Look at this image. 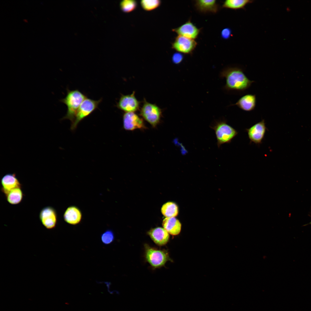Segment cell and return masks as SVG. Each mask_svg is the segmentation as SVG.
I'll use <instances>...</instances> for the list:
<instances>
[{"instance_id": "obj_1", "label": "cell", "mask_w": 311, "mask_h": 311, "mask_svg": "<svg viewBox=\"0 0 311 311\" xmlns=\"http://www.w3.org/2000/svg\"><path fill=\"white\" fill-rule=\"evenodd\" d=\"M221 76L225 79V89L237 92H244L255 82L249 79L243 70L239 67H229L224 69L221 72Z\"/></svg>"}, {"instance_id": "obj_2", "label": "cell", "mask_w": 311, "mask_h": 311, "mask_svg": "<svg viewBox=\"0 0 311 311\" xmlns=\"http://www.w3.org/2000/svg\"><path fill=\"white\" fill-rule=\"evenodd\" d=\"M87 98L85 94L78 90H70L67 88L66 96L60 100L67 107L66 114L61 120H69L72 123L80 106Z\"/></svg>"}, {"instance_id": "obj_3", "label": "cell", "mask_w": 311, "mask_h": 311, "mask_svg": "<svg viewBox=\"0 0 311 311\" xmlns=\"http://www.w3.org/2000/svg\"><path fill=\"white\" fill-rule=\"evenodd\" d=\"M210 127L215 131L218 148L223 144L230 143L238 134V132L228 124L225 120L215 122Z\"/></svg>"}, {"instance_id": "obj_4", "label": "cell", "mask_w": 311, "mask_h": 311, "mask_svg": "<svg viewBox=\"0 0 311 311\" xmlns=\"http://www.w3.org/2000/svg\"><path fill=\"white\" fill-rule=\"evenodd\" d=\"M145 257L149 264L154 268L163 266L166 262L170 260L168 253L164 250L159 249L145 245Z\"/></svg>"}, {"instance_id": "obj_5", "label": "cell", "mask_w": 311, "mask_h": 311, "mask_svg": "<svg viewBox=\"0 0 311 311\" xmlns=\"http://www.w3.org/2000/svg\"><path fill=\"white\" fill-rule=\"evenodd\" d=\"M102 100V98L95 100L87 98L82 102L77 110L75 119L71 123V129L73 130H75L80 122L97 109Z\"/></svg>"}, {"instance_id": "obj_6", "label": "cell", "mask_w": 311, "mask_h": 311, "mask_svg": "<svg viewBox=\"0 0 311 311\" xmlns=\"http://www.w3.org/2000/svg\"><path fill=\"white\" fill-rule=\"evenodd\" d=\"M161 114V110L158 106L148 103L144 99L140 114L152 126H156L159 123Z\"/></svg>"}, {"instance_id": "obj_7", "label": "cell", "mask_w": 311, "mask_h": 311, "mask_svg": "<svg viewBox=\"0 0 311 311\" xmlns=\"http://www.w3.org/2000/svg\"><path fill=\"white\" fill-rule=\"evenodd\" d=\"M267 129L265 120H262L245 130L250 143L259 145L262 143Z\"/></svg>"}, {"instance_id": "obj_8", "label": "cell", "mask_w": 311, "mask_h": 311, "mask_svg": "<svg viewBox=\"0 0 311 311\" xmlns=\"http://www.w3.org/2000/svg\"><path fill=\"white\" fill-rule=\"evenodd\" d=\"M197 44L194 39L178 35L172 43V48L178 52L189 54L192 52Z\"/></svg>"}, {"instance_id": "obj_9", "label": "cell", "mask_w": 311, "mask_h": 311, "mask_svg": "<svg viewBox=\"0 0 311 311\" xmlns=\"http://www.w3.org/2000/svg\"><path fill=\"white\" fill-rule=\"evenodd\" d=\"M39 219L43 225L47 229L54 228L57 222V215L55 209L51 206L43 208L39 214Z\"/></svg>"}, {"instance_id": "obj_10", "label": "cell", "mask_w": 311, "mask_h": 311, "mask_svg": "<svg viewBox=\"0 0 311 311\" xmlns=\"http://www.w3.org/2000/svg\"><path fill=\"white\" fill-rule=\"evenodd\" d=\"M135 92L130 95H122L117 107L120 109L128 112H132L138 110L139 108L140 102L135 96Z\"/></svg>"}, {"instance_id": "obj_11", "label": "cell", "mask_w": 311, "mask_h": 311, "mask_svg": "<svg viewBox=\"0 0 311 311\" xmlns=\"http://www.w3.org/2000/svg\"><path fill=\"white\" fill-rule=\"evenodd\" d=\"M172 30L178 35L194 40L198 37L200 32V29L190 20Z\"/></svg>"}, {"instance_id": "obj_12", "label": "cell", "mask_w": 311, "mask_h": 311, "mask_svg": "<svg viewBox=\"0 0 311 311\" xmlns=\"http://www.w3.org/2000/svg\"><path fill=\"white\" fill-rule=\"evenodd\" d=\"M123 120L124 127L127 130L142 129L145 127L143 120L133 112L124 113Z\"/></svg>"}, {"instance_id": "obj_13", "label": "cell", "mask_w": 311, "mask_h": 311, "mask_svg": "<svg viewBox=\"0 0 311 311\" xmlns=\"http://www.w3.org/2000/svg\"><path fill=\"white\" fill-rule=\"evenodd\" d=\"M1 191L3 193L13 189L21 188V184L15 173H8L5 175L1 180Z\"/></svg>"}, {"instance_id": "obj_14", "label": "cell", "mask_w": 311, "mask_h": 311, "mask_svg": "<svg viewBox=\"0 0 311 311\" xmlns=\"http://www.w3.org/2000/svg\"><path fill=\"white\" fill-rule=\"evenodd\" d=\"M147 233L154 242L159 246L166 244L169 240V233L164 228L161 227L152 229Z\"/></svg>"}, {"instance_id": "obj_15", "label": "cell", "mask_w": 311, "mask_h": 311, "mask_svg": "<svg viewBox=\"0 0 311 311\" xmlns=\"http://www.w3.org/2000/svg\"><path fill=\"white\" fill-rule=\"evenodd\" d=\"M64 221L67 223L76 225L79 223L82 218V214L80 209L74 206L68 207L63 216Z\"/></svg>"}, {"instance_id": "obj_16", "label": "cell", "mask_w": 311, "mask_h": 311, "mask_svg": "<svg viewBox=\"0 0 311 311\" xmlns=\"http://www.w3.org/2000/svg\"><path fill=\"white\" fill-rule=\"evenodd\" d=\"M256 103L255 95L247 94L244 95L232 105H236L241 110L250 111L254 109Z\"/></svg>"}, {"instance_id": "obj_17", "label": "cell", "mask_w": 311, "mask_h": 311, "mask_svg": "<svg viewBox=\"0 0 311 311\" xmlns=\"http://www.w3.org/2000/svg\"><path fill=\"white\" fill-rule=\"evenodd\" d=\"M195 6L200 12L215 13L219 10V6L215 0H198L195 1Z\"/></svg>"}, {"instance_id": "obj_18", "label": "cell", "mask_w": 311, "mask_h": 311, "mask_svg": "<svg viewBox=\"0 0 311 311\" xmlns=\"http://www.w3.org/2000/svg\"><path fill=\"white\" fill-rule=\"evenodd\" d=\"M162 225L164 228L171 235H177L181 230V224L175 217L166 218L163 221Z\"/></svg>"}, {"instance_id": "obj_19", "label": "cell", "mask_w": 311, "mask_h": 311, "mask_svg": "<svg viewBox=\"0 0 311 311\" xmlns=\"http://www.w3.org/2000/svg\"><path fill=\"white\" fill-rule=\"evenodd\" d=\"M4 194L7 202L12 205H16L20 203L24 196L21 188H16L6 192Z\"/></svg>"}, {"instance_id": "obj_20", "label": "cell", "mask_w": 311, "mask_h": 311, "mask_svg": "<svg viewBox=\"0 0 311 311\" xmlns=\"http://www.w3.org/2000/svg\"><path fill=\"white\" fill-rule=\"evenodd\" d=\"M253 1L252 0H227L223 3L222 7L234 10L245 9L247 5Z\"/></svg>"}, {"instance_id": "obj_21", "label": "cell", "mask_w": 311, "mask_h": 311, "mask_svg": "<svg viewBox=\"0 0 311 311\" xmlns=\"http://www.w3.org/2000/svg\"><path fill=\"white\" fill-rule=\"evenodd\" d=\"M161 212L166 217H175L178 214V208L177 205L172 202L164 204L162 206Z\"/></svg>"}, {"instance_id": "obj_22", "label": "cell", "mask_w": 311, "mask_h": 311, "mask_svg": "<svg viewBox=\"0 0 311 311\" xmlns=\"http://www.w3.org/2000/svg\"><path fill=\"white\" fill-rule=\"evenodd\" d=\"M137 3L135 0H123L120 3V8L122 11L126 13L132 12L136 9Z\"/></svg>"}, {"instance_id": "obj_23", "label": "cell", "mask_w": 311, "mask_h": 311, "mask_svg": "<svg viewBox=\"0 0 311 311\" xmlns=\"http://www.w3.org/2000/svg\"><path fill=\"white\" fill-rule=\"evenodd\" d=\"M161 1L160 0H142L140 4L143 9L146 11L154 10L160 6Z\"/></svg>"}, {"instance_id": "obj_24", "label": "cell", "mask_w": 311, "mask_h": 311, "mask_svg": "<svg viewBox=\"0 0 311 311\" xmlns=\"http://www.w3.org/2000/svg\"><path fill=\"white\" fill-rule=\"evenodd\" d=\"M101 238L103 244H109L114 240V234L111 230H107L101 234Z\"/></svg>"}, {"instance_id": "obj_25", "label": "cell", "mask_w": 311, "mask_h": 311, "mask_svg": "<svg viewBox=\"0 0 311 311\" xmlns=\"http://www.w3.org/2000/svg\"><path fill=\"white\" fill-rule=\"evenodd\" d=\"M183 59L182 53L179 52L175 53L172 55V62L175 64H177L181 62Z\"/></svg>"}, {"instance_id": "obj_26", "label": "cell", "mask_w": 311, "mask_h": 311, "mask_svg": "<svg viewBox=\"0 0 311 311\" xmlns=\"http://www.w3.org/2000/svg\"><path fill=\"white\" fill-rule=\"evenodd\" d=\"M232 35V31L230 28L224 29L221 32V37L224 39H229Z\"/></svg>"}, {"instance_id": "obj_27", "label": "cell", "mask_w": 311, "mask_h": 311, "mask_svg": "<svg viewBox=\"0 0 311 311\" xmlns=\"http://www.w3.org/2000/svg\"><path fill=\"white\" fill-rule=\"evenodd\" d=\"M309 224H310V225H311V221H310V223H309Z\"/></svg>"}]
</instances>
